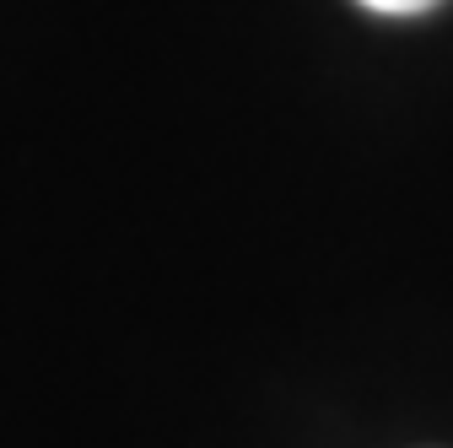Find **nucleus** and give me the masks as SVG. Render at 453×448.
Listing matches in <instances>:
<instances>
[{
  "instance_id": "obj_1",
  "label": "nucleus",
  "mask_w": 453,
  "mask_h": 448,
  "mask_svg": "<svg viewBox=\"0 0 453 448\" xmlns=\"http://www.w3.org/2000/svg\"><path fill=\"white\" fill-rule=\"evenodd\" d=\"M357 6H367L378 17H421V12L442 6V0H357Z\"/></svg>"
}]
</instances>
